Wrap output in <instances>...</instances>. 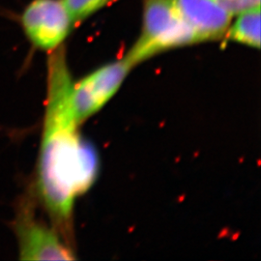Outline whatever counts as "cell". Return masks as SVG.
I'll return each mask as SVG.
<instances>
[{
  "label": "cell",
  "instance_id": "6",
  "mask_svg": "<svg viewBox=\"0 0 261 261\" xmlns=\"http://www.w3.org/2000/svg\"><path fill=\"white\" fill-rule=\"evenodd\" d=\"M175 3L197 44L225 37L233 16L216 0H175Z\"/></svg>",
  "mask_w": 261,
  "mask_h": 261
},
{
  "label": "cell",
  "instance_id": "4",
  "mask_svg": "<svg viewBox=\"0 0 261 261\" xmlns=\"http://www.w3.org/2000/svg\"><path fill=\"white\" fill-rule=\"evenodd\" d=\"M21 260H75L69 243L51 225L38 221L30 203H22L14 224Z\"/></svg>",
  "mask_w": 261,
  "mask_h": 261
},
{
  "label": "cell",
  "instance_id": "2",
  "mask_svg": "<svg viewBox=\"0 0 261 261\" xmlns=\"http://www.w3.org/2000/svg\"><path fill=\"white\" fill-rule=\"evenodd\" d=\"M196 44L175 0H144L140 36L123 58L134 68L159 54Z\"/></svg>",
  "mask_w": 261,
  "mask_h": 261
},
{
  "label": "cell",
  "instance_id": "5",
  "mask_svg": "<svg viewBox=\"0 0 261 261\" xmlns=\"http://www.w3.org/2000/svg\"><path fill=\"white\" fill-rule=\"evenodd\" d=\"M133 68L121 58L96 69L73 84L72 103L80 125L100 112L116 94Z\"/></svg>",
  "mask_w": 261,
  "mask_h": 261
},
{
  "label": "cell",
  "instance_id": "7",
  "mask_svg": "<svg viewBox=\"0 0 261 261\" xmlns=\"http://www.w3.org/2000/svg\"><path fill=\"white\" fill-rule=\"evenodd\" d=\"M225 39L234 43L253 47H260V7L238 14L230 23Z\"/></svg>",
  "mask_w": 261,
  "mask_h": 261
},
{
  "label": "cell",
  "instance_id": "8",
  "mask_svg": "<svg viewBox=\"0 0 261 261\" xmlns=\"http://www.w3.org/2000/svg\"><path fill=\"white\" fill-rule=\"evenodd\" d=\"M114 0H62L74 24L84 21Z\"/></svg>",
  "mask_w": 261,
  "mask_h": 261
},
{
  "label": "cell",
  "instance_id": "9",
  "mask_svg": "<svg viewBox=\"0 0 261 261\" xmlns=\"http://www.w3.org/2000/svg\"><path fill=\"white\" fill-rule=\"evenodd\" d=\"M232 16L248 10L260 7V0H216Z\"/></svg>",
  "mask_w": 261,
  "mask_h": 261
},
{
  "label": "cell",
  "instance_id": "3",
  "mask_svg": "<svg viewBox=\"0 0 261 261\" xmlns=\"http://www.w3.org/2000/svg\"><path fill=\"white\" fill-rule=\"evenodd\" d=\"M18 21L30 45L48 54L63 45L75 27L62 0H31Z\"/></svg>",
  "mask_w": 261,
  "mask_h": 261
},
{
  "label": "cell",
  "instance_id": "1",
  "mask_svg": "<svg viewBox=\"0 0 261 261\" xmlns=\"http://www.w3.org/2000/svg\"><path fill=\"white\" fill-rule=\"evenodd\" d=\"M73 84L63 48L49 53L37 193L53 226L68 243L75 199L91 188L99 172L98 153L83 138L75 118Z\"/></svg>",
  "mask_w": 261,
  "mask_h": 261
}]
</instances>
